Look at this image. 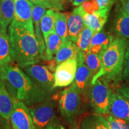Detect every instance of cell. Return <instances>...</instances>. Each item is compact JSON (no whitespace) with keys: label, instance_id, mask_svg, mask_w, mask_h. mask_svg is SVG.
Masks as SVG:
<instances>
[{"label":"cell","instance_id":"6da1fadb","mask_svg":"<svg viewBox=\"0 0 129 129\" xmlns=\"http://www.w3.org/2000/svg\"><path fill=\"white\" fill-rule=\"evenodd\" d=\"M0 80L16 101L31 106L43 102L49 94L38 87L17 65L9 64L0 69Z\"/></svg>","mask_w":129,"mask_h":129},{"label":"cell","instance_id":"7a4b0ae2","mask_svg":"<svg viewBox=\"0 0 129 129\" xmlns=\"http://www.w3.org/2000/svg\"><path fill=\"white\" fill-rule=\"evenodd\" d=\"M12 60L18 67L24 68L38 63L44 57L35 34L23 26L10 23L9 28Z\"/></svg>","mask_w":129,"mask_h":129},{"label":"cell","instance_id":"3957f363","mask_svg":"<svg viewBox=\"0 0 129 129\" xmlns=\"http://www.w3.org/2000/svg\"><path fill=\"white\" fill-rule=\"evenodd\" d=\"M128 44V40L121 37L114 40L108 47L101 54V68L93 77L91 84L94 83L99 78L113 81H117L121 78L125 51Z\"/></svg>","mask_w":129,"mask_h":129},{"label":"cell","instance_id":"277c9868","mask_svg":"<svg viewBox=\"0 0 129 129\" xmlns=\"http://www.w3.org/2000/svg\"><path fill=\"white\" fill-rule=\"evenodd\" d=\"M112 93L108 83L104 78H98L94 83L91 84L89 90L90 102L95 114H108Z\"/></svg>","mask_w":129,"mask_h":129},{"label":"cell","instance_id":"5b68a950","mask_svg":"<svg viewBox=\"0 0 129 129\" xmlns=\"http://www.w3.org/2000/svg\"><path fill=\"white\" fill-rule=\"evenodd\" d=\"M81 106V93L74 83L62 91L59 99V107L62 116L70 123L79 111Z\"/></svg>","mask_w":129,"mask_h":129},{"label":"cell","instance_id":"8992f818","mask_svg":"<svg viewBox=\"0 0 129 129\" xmlns=\"http://www.w3.org/2000/svg\"><path fill=\"white\" fill-rule=\"evenodd\" d=\"M29 110L37 129H46L49 125L56 124L55 104L51 100L35 105Z\"/></svg>","mask_w":129,"mask_h":129},{"label":"cell","instance_id":"52a82bcc","mask_svg":"<svg viewBox=\"0 0 129 129\" xmlns=\"http://www.w3.org/2000/svg\"><path fill=\"white\" fill-rule=\"evenodd\" d=\"M23 71L38 87L50 94L54 88V74L44 65L34 64L23 68Z\"/></svg>","mask_w":129,"mask_h":129},{"label":"cell","instance_id":"ba28073f","mask_svg":"<svg viewBox=\"0 0 129 129\" xmlns=\"http://www.w3.org/2000/svg\"><path fill=\"white\" fill-rule=\"evenodd\" d=\"M77 67V59H69L57 64L54 73V88L67 87L73 83Z\"/></svg>","mask_w":129,"mask_h":129},{"label":"cell","instance_id":"9c48e42d","mask_svg":"<svg viewBox=\"0 0 129 129\" xmlns=\"http://www.w3.org/2000/svg\"><path fill=\"white\" fill-rule=\"evenodd\" d=\"M14 15L11 23L34 30L32 3L28 0H14Z\"/></svg>","mask_w":129,"mask_h":129},{"label":"cell","instance_id":"30bf717a","mask_svg":"<svg viewBox=\"0 0 129 129\" xmlns=\"http://www.w3.org/2000/svg\"><path fill=\"white\" fill-rule=\"evenodd\" d=\"M10 120L13 129H37L29 108L22 102H16Z\"/></svg>","mask_w":129,"mask_h":129},{"label":"cell","instance_id":"8fae6325","mask_svg":"<svg viewBox=\"0 0 129 129\" xmlns=\"http://www.w3.org/2000/svg\"><path fill=\"white\" fill-rule=\"evenodd\" d=\"M110 115L129 122V101L121 93H112L111 98Z\"/></svg>","mask_w":129,"mask_h":129},{"label":"cell","instance_id":"7c38bea8","mask_svg":"<svg viewBox=\"0 0 129 129\" xmlns=\"http://www.w3.org/2000/svg\"><path fill=\"white\" fill-rule=\"evenodd\" d=\"M77 61L78 67L74 83L78 87L81 94H85L93 76L90 69L85 64L84 56H78Z\"/></svg>","mask_w":129,"mask_h":129},{"label":"cell","instance_id":"4fadbf2b","mask_svg":"<svg viewBox=\"0 0 129 129\" xmlns=\"http://www.w3.org/2000/svg\"><path fill=\"white\" fill-rule=\"evenodd\" d=\"M68 19V28L70 40L76 43L80 34L85 27L83 16L77 7L75 8L71 12L66 13Z\"/></svg>","mask_w":129,"mask_h":129},{"label":"cell","instance_id":"5bb4252c","mask_svg":"<svg viewBox=\"0 0 129 129\" xmlns=\"http://www.w3.org/2000/svg\"><path fill=\"white\" fill-rule=\"evenodd\" d=\"M16 101L0 80V117L5 120H10Z\"/></svg>","mask_w":129,"mask_h":129},{"label":"cell","instance_id":"9a60e30c","mask_svg":"<svg viewBox=\"0 0 129 129\" xmlns=\"http://www.w3.org/2000/svg\"><path fill=\"white\" fill-rule=\"evenodd\" d=\"M109 12L106 10H99L93 14H84L85 25L91 29L94 33L100 32L107 21Z\"/></svg>","mask_w":129,"mask_h":129},{"label":"cell","instance_id":"2e32d148","mask_svg":"<svg viewBox=\"0 0 129 129\" xmlns=\"http://www.w3.org/2000/svg\"><path fill=\"white\" fill-rule=\"evenodd\" d=\"M114 40L111 34L108 32L101 30L94 33L88 51L101 55L103 51L108 47Z\"/></svg>","mask_w":129,"mask_h":129},{"label":"cell","instance_id":"e0dca14e","mask_svg":"<svg viewBox=\"0 0 129 129\" xmlns=\"http://www.w3.org/2000/svg\"><path fill=\"white\" fill-rule=\"evenodd\" d=\"M114 30L118 37L129 41V15L120 6L117 8L114 20Z\"/></svg>","mask_w":129,"mask_h":129},{"label":"cell","instance_id":"ac0fdd59","mask_svg":"<svg viewBox=\"0 0 129 129\" xmlns=\"http://www.w3.org/2000/svg\"><path fill=\"white\" fill-rule=\"evenodd\" d=\"M46 13V8L39 5L32 4V19L34 26L35 34L39 43L40 47L43 52L45 53L46 46L44 37L41 28V21L42 17Z\"/></svg>","mask_w":129,"mask_h":129},{"label":"cell","instance_id":"d6986e66","mask_svg":"<svg viewBox=\"0 0 129 129\" xmlns=\"http://www.w3.org/2000/svg\"><path fill=\"white\" fill-rule=\"evenodd\" d=\"M79 50L77 45L71 40L63 43L62 46L56 53L54 60L57 64L71 59H78Z\"/></svg>","mask_w":129,"mask_h":129},{"label":"cell","instance_id":"ffe728a7","mask_svg":"<svg viewBox=\"0 0 129 129\" xmlns=\"http://www.w3.org/2000/svg\"><path fill=\"white\" fill-rule=\"evenodd\" d=\"M14 15V0H0V29L7 30Z\"/></svg>","mask_w":129,"mask_h":129},{"label":"cell","instance_id":"44dd1931","mask_svg":"<svg viewBox=\"0 0 129 129\" xmlns=\"http://www.w3.org/2000/svg\"><path fill=\"white\" fill-rule=\"evenodd\" d=\"M80 129H110V127L106 118L94 113L87 116L82 120Z\"/></svg>","mask_w":129,"mask_h":129},{"label":"cell","instance_id":"7402d4cb","mask_svg":"<svg viewBox=\"0 0 129 129\" xmlns=\"http://www.w3.org/2000/svg\"><path fill=\"white\" fill-rule=\"evenodd\" d=\"M7 30L0 29V69L12 61Z\"/></svg>","mask_w":129,"mask_h":129},{"label":"cell","instance_id":"603a6c76","mask_svg":"<svg viewBox=\"0 0 129 129\" xmlns=\"http://www.w3.org/2000/svg\"><path fill=\"white\" fill-rule=\"evenodd\" d=\"M45 46V59L48 61H50L53 59L54 55L59 50V48L63 44L61 38L57 34L56 31L53 32L46 39L44 40Z\"/></svg>","mask_w":129,"mask_h":129},{"label":"cell","instance_id":"cb8c5ba5","mask_svg":"<svg viewBox=\"0 0 129 129\" xmlns=\"http://www.w3.org/2000/svg\"><path fill=\"white\" fill-rule=\"evenodd\" d=\"M56 20V11L51 9L47 10L42 17L41 21V28L44 39L48 35L55 31V23Z\"/></svg>","mask_w":129,"mask_h":129},{"label":"cell","instance_id":"d4e9b609","mask_svg":"<svg viewBox=\"0 0 129 129\" xmlns=\"http://www.w3.org/2000/svg\"><path fill=\"white\" fill-rule=\"evenodd\" d=\"M55 31L61 38L63 43L71 40L69 36L68 19L66 13L56 11Z\"/></svg>","mask_w":129,"mask_h":129},{"label":"cell","instance_id":"484cf974","mask_svg":"<svg viewBox=\"0 0 129 129\" xmlns=\"http://www.w3.org/2000/svg\"><path fill=\"white\" fill-rule=\"evenodd\" d=\"M94 34V32L91 29L85 26L83 31L79 36L77 43H75L80 51L79 54L85 56V54L88 52Z\"/></svg>","mask_w":129,"mask_h":129},{"label":"cell","instance_id":"4316f807","mask_svg":"<svg viewBox=\"0 0 129 129\" xmlns=\"http://www.w3.org/2000/svg\"><path fill=\"white\" fill-rule=\"evenodd\" d=\"M84 63L94 77L101 68V55L88 51L85 54Z\"/></svg>","mask_w":129,"mask_h":129},{"label":"cell","instance_id":"83f0119b","mask_svg":"<svg viewBox=\"0 0 129 129\" xmlns=\"http://www.w3.org/2000/svg\"><path fill=\"white\" fill-rule=\"evenodd\" d=\"M77 7L82 15L85 14H93L100 10L96 0H88Z\"/></svg>","mask_w":129,"mask_h":129},{"label":"cell","instance_id":"f1b7e54d","mask_svg":"<svg viewBox=\"0 0 129 129\" xmlns=\"http://www.w3.org/2000/svg\"><path fill=\"white\" fill-rule=\"evenodd\" d=\"M106 119L108 121L110 129H129V125L126 121L117 118L111 115H108Z\"/></svg>","mask_w":129,"mask_h":129},{"label":"cell","instance_id":"f546056e","mask_svg":"<svg viewBox=\"0 0 129 129\" xmlns=\"http://www.w3.org/2000/svg\"><path fill=\"white\" fill-rule=\"evenodd\" d=\"M123 77L127 80L129 81V44L125 51L123 67Z\"/></svg>","mask_w":129,"mask_h":129},{"label":"cell","instance_id":"4dcf8cb0","mask_svg":"<svg viewBox=\"0 0 129 129\" xmlns=\"http://www.w3.org/2000/svg\"><path fill=\"white\" fill-rule=\"evenodd\" d=\"M51 6V10L60 12L64 10V4L66 1L64 0H48Z\"/></svg>","mask_w":129,"mask_h":129},{"label":"cell","instance_id":"1f68e13d","mask_svg":"<svg viewBox=\"0 0 129 129\" xmlns=\"http://www.w3.org/2000/svg\"><path fill=\"white\" fill-rule=\"evenodd\" d=\"M100 10H106L110 11L116 0H96Z\"/></svg>","mask_w":129,"mask_h":129},{"label":"cell","instance_id":"d6a6232c","mask_svg":"<svg viewBox=\"0 0 129 129\" xmlns=\"http://www.w3.org/2000/svg\"><path fill=\"white\" fill-rule=\"evenodd\" d=\"M32 4L39 5L46 9H51V6L48 0H28Z\"/></svg>","mask_w":129,"mask_h":129},{"label":"cell","instance_id":"836d02e7","mask_svg":"<svg viewBox=\"0 0 129 129\" xmlns=\"http://www.w3.org/2000/svg\"><path fill=\"white\" fill-rule=\"evenodd\" d=\"M121 8L129 15V0H120Z\"/></svg>","mask_w":129,"mask_h":129},{"label":"cell","instance_id":"e575fe53","mask_svg":"<svg viewBox=\"0 0 129 129\" xmlns=\"http://www.w3.org/2000/svg\"><path fill=\"white\" fill-rule=\"evenodd\" d=\"M120 92L129 101V87H123L120 88Z\"/></svg>","mask_w":129,"mask_h":129},{"label":"cell","instance_id":"d590c367","mask_svg":"<svg viewBox=\"0 0 129 129\" xmlns=\"http://www.w3.org/2000/svg\"><path fill=\"white\" fill-rule=\"evenodd\" d=\"M86 1H88V0H72L71 3L72 6L77 7V6H80L81 4H82Z\"/></svg>","mask_w":129,"mask_h":129},{"label":"cell","instance_id":"8d00e7d4","mask_svg":"<svg viewBox=\"0 0 129 129\" xmlns=\"http://www.w3.org/2000/svg\"><path fill=\"white\" fill-rule=\"evenodd\" d=\"M46 129H64V128L62 125L57 124H54L48 126Z\"/></svg>","mask_w":129,"mask_h":129},{"label":"cell","instance_id":"74e56055","mask_svg":"<svg viewBox=\"0 0 129 129\" xmlns=\"http://www.w3.org/2000/svg\"><path fill=\"white\" fill-rule=\"evenodd\" d=\"M71 129H78V128H77V127L76 126V125H74V126L72 127Z\"/></svg>","mask_w":129,"mask_h":129},{"label":"cell","instance_id":"f35d334b","mask_svg":"<svg viewBox=\"0 0 129 129\" xmlns=\"http://www.w3.org/2000/svg\"><path fill=\"white\" fill-rule=\"evenodd\" d=\"M64 1H66V3H67V2H71L72 0H64Z\"/></svg>","mask_w":129,"mask_h":129}]
</instances>
